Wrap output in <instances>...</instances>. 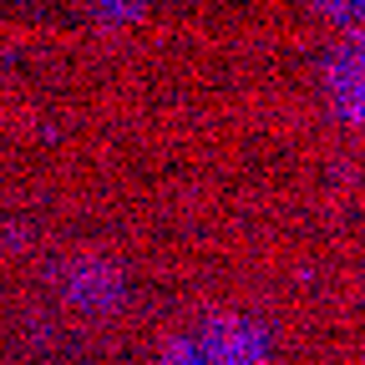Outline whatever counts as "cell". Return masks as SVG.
<instances>
[{"label": "cell", "mask_w": 365, "mask_h": 365, "mask_svg": "<svg viewBox=\"0 0 365 365\" xmlns=\"http://www.w3.org/2000/svg\"><path fill=\"white\" fill-rule=\"evenodd\" d=\"M158 365H269V330L249 314H213L173 335Z\"/></svg>", "instance_id": "obj_1"}, {"label": "cell", "mask_w": 365, "mask_h": 365, "mask_svg": "<svg viewBox=\"0 0 365 365\" xmlns=\"http://www.w3.org/2000/svg\"><path fill=\"white\" fill-rule=\"evenodd\" d=\"M325 81H330L335 112H340L345 122L365 127V31H360V36H345L335 51H330Z\"/></svg>", "instance_id": "obj_2"}]
</instances>
